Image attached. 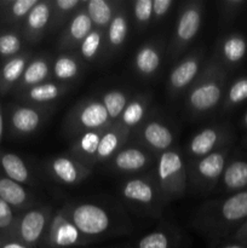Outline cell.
I'll return each instance as SVG.
<instances>
[{
    "label": "cell",
    "instance_id": "1",
    "mask_svg": "<svg viewBox=\"0 0 247 248\" xmlns=\"http://www.w3.org/2000/svg\"><path fill=\"white\" fill-rule=\"evenodd\" d=\"M65 213L75 227L98 244L133 234L135 225L121 208L110 203L72 200L63 203Z\"/></svg>",
    "mask_w": 247,
    "mask_h": 248
},
{
    "label": "cell",
    "instance_id": "2",
    "mask_svg": "<svg viewBox=\"0 0 247 248\" xmlns=\"http://www.w3.org/2000/svg\"><path fill=\"white\" fill-rule=\"evenodd\" d=\"M247 219V190L201 203L191 218V227L210 242L228 239Z\"/></svg>",
    "mask_w": 247,
    "mask_h": 248
},
{
    "label": "cell",
    "instance_id": "3",
    "mask_svg": "<svg viewBox=\"0 0 247 248\" xmlns=\"http://www.w3.org/2000/svg\"><path fill=\"white\" fill-rule=\"evenodd\" d=\"M229 72L216 60H206L198 79L185 93V109L191 119L210 115L220 107L228 85Z\"/></svg>",
    "mask_w": 247,
    "mask_h": 248
},
{
    "label": "cell",
    "instance_id": "4",
    "mask_svg": "<svg viewBox=\"0 0 247 248\" xmlns=\"http://www.w3.org/2000/svg\"><path fill=\"white\" fill-rule=\"evenodd\" d=\"M152 174L165 206L185 195L188 189L185 159L178 148L157 155Z\"/></svg>",
    "mask_w": 247,
    "mask_h": 248
},
{
    "label": "cell",
    "instance_id": "5",
    "mask_svg": "<svg viewBox=\"0 0 247 248\" xmlns=\"http://www.w3.org/2000/svg\"><path fill=\"white\" fill-rule=\"evenodd\" d=\"M119 195L128 210L152 218H161L165 203L152 173L126 177L119 186Z\"/></svg>",
    "mask_w": 247,
    "mask_h": 248
},
{
    "label": "cell",
    "instance_id": "6",
    "mask_svg": "<svg viewBox=\"0 0 247 248\" xmlns=\"http://www.w3.org/2000/svg\"><path fill=\"white\" fill-rule=\"evenodd\" d=\"M205 18V2L202 0H189L182 4L177 14L173 34L167 44L166 58L177 62L199 35Z\"/></svg>",
    "mask_w": 247,
    "mask_h": 248
},
{
    "label": "cell",
    "instance_id": "7",
    "mask_svg": "<svg viewBox=\"0 0 247 248\" xmlns=\"http://www.w3.org/2000/svg\"><path fill=\"white\" fill-rule=\"evenodd\" d=\"M110 125V119L99 97H87L80 99L65 114L62 131L65 137L74 140L82 133L103 130Z\"/></svg>",
    "mask_w": 247,
    "mask_h": 248
},
{
    "label": "cell",
    "instance_id": "8",
    "mask_svg": "<svg viewBox=\"0 0 247 248\" xmlns=\"http://www.w3.org/2000/svg\"><path fill=\"white\" fill-rule=\"evenodd\" d=\"M229 157L230 147H227L200 159L185 161L188 186L203 195L217 189Z\"/></svg>",
    "mask_w": 247,
    "mask_h": 248
},
{
    "label": "cell",
    "instance_id": "9",
    "mask_svg": "<svg viewBox=\"0 0 247 248\" xmlns=\"http://www.w3.org/2000/svg\"><path fill=\"white\" fill-rule=\"evenodd\" d=\"M131 138L133 143H137L157 156L174 148L177 136L173 126L164 116L152 110L148 118L131 132Z\"/></svg>",
    "mask_w": 247,
    "mask_h": 248
},
{
    "label": "cell",
    "instance_id": "10",
    "mask_svg": "<svg viewBox=\"0 0 247 248\" xmlns=\"http://www.w3.org/2000/svg\"><path fill=\"white\" fill-rule=\"evenodd\" d=\"M99 245L82 234L69 219L63 206L55 208L40 248H86Z\"/></svg>",
    "mask_w": 247,
    "mask_h": 248
},
{
    "label": "cell",
    "instance_id": "11",
    "mask_svg": "<svg viewBox=\"0 0 247 248\" xmlns=\"http://www.w3.org/2000/svg\"><path fill=\"white\" fill-rule=\"evenodd\" d=\"M206 60L205 47H196L174 63L166 82V91L170 98L176 99L181 94L186 93L200 75Z\"/></svg>",
    "mask_w": 247,
    "mask_h": 248
},
{
    "label": "cell",
    "instance_id": "12",
    "mask_svg": "<svg viewBox=\"0 0 247 248\" xmlns=\"http://www.w3.org/2000/svg\"><path fill=\"white\" fill-rule=\"evenodd\" d=\"M232 138V128L228 124H212L194 133L184 150L185 161L200 159L223 148L230 147Z\"/></svg>",
    "mask_w": 247,
    "mask_h": 248
},
{
    "label": "cell",
    "instance_id": "13",
    "mask_svg": "<svg viewBox=\"0 0 247 248\" xmlns=\"http://www.w3.org/2000/svg\"><path fill=\"white\" fill-rule=\"evenodd\" d=\"M55 208L39 205L28 208L15 225L12 236L31 248H40Z\"/></svg>",
    "mask_w": 247,
    "mask_h": 248
},
{
    "label": "cell",
    "instance_id": "14",
    "mask_svg": "<svg viewBox=\"0 0 247 248\" xmlns=\"http://www.w3.org/2000/svg\"><path fill=\"white\" fill-rule=\"evenodd\" d=\"M156 157L149 150L132 142L121 148L104 165L110 173L131 177L147 171L152 165H155Z\"/></svg>",
    "mask_w": 247,
    "mask_h": 248
},
{
    "label": "cell",
    "instance_id": "15",
    "mask_svg": "<svg viewBox=\"0 0 247 248\" xmlns=\"http://www.w3.org/2000/svg\"><path fill=\"white\" fill-rule=\"evenodd\" d=\"M43 169L48 178L62 186H79L89 178L93 169L79 161L70 154L56 155L43 162Z\"/></svg>",
    "mask_w": 247,
    "mask_h": 248
},
{
    "label": "cell",
    "instance_id": "16",
    "mask_svg": "<svg viewBox=\"0 0 247 248\" xmlns=\"http://www.w3.org/2000/svg\"><path fill=\"white\" fill-rule=\"evenodd\" d=\"M167 41L164 36L143 43L132 58V69L142 80H153L159 74L166 58Z\"/></svg>",
    "mask_w": 247,
    "mask_h": 248
},
{
    "label": "cell",
    "instance_id": "17",
    "mask_svg": "<svg viewBox=\"0 0 247 248\" xmlns=\"http://www.w3.org/2000/svg\"><path fill=\"white\" fill-rule=\"evenodd\" d=\"M53 109L55 107H38L31 104L17 106L10 114V125L18 136H31L45 125Z\"/></svg>",
    "mask_w": 247,
    "mask_h": 248
},
{
    "label": "cell",
    "instance_id": "18",
    "mask_svg": "<svg viewBox=\"0 0 247 248\" xmlns=\"http://www.w3.org/2000/svg\"><path fill=\"white\" fill-rule=\"evenodd\" d=\"M124 248H181L183 234L172 223L164 222L139 239L123 242Z\"/></svg>",
    "mask_w": 247,
    "mask_h": 248
},
{
    "label": "cell",
    "instance_id": "19",
    "mask_svg": "<svg viewBox=\"0 0 247 248\" xmlns=\"http://www.w3.org/2000/svg\"><path fill=\"white\" fill-rule=\"evenodd\" d=\"M92 29H93V24L85 10L84 4V6L75 12L74 16L68 21V23L61 31L57 41V48L61 52L77 51L80 44L89 35Z\"/></svg>",
    "mask_w": 247,
    "mask_h": 248
},
{
    "label": "cell",
    "instance_id": "20",
    "mask_svg": "<svg viewBox=\"0 0 247 248\" xmlns=\"http://www.w3.org/2000/svg\"><path fill=\"white\" fill-rule=\"evenodd\" d=\"M246 55V36L241 33H228L217 41L213 57L229 72L241 64Z\"/></svg>",
    "mask_w": 247,
    "mask_h": 248
},
{
    "label": "cell",
    "instance_id": "21",
    "mask_svg": "<svg viewBox=\"0 0 247 248\" xmlns=\"http://www.w3.org/2000/svg\"><path fill=\"white\" fill-rule=\"evenodd\" d=\"M130 31V14L126 4H121L110 24L106 29V60H111L123 51Z\"/></svg>",
    "mask_w": 247,
    "mask_h": 248
},
{
    "label": "cell",
    "instance_id": "22",
    "mask_svg": "<svg viewBox=\"0 0 247 248\" xmlns=\"http://www.w3.org/2000/svg\"><path fill=\"white\" fill-rule=\"evenodd\" d=\"M51 0H39L22 22V33L31 43H39L50 31Z\"/></svg>",
    "mask_w": 247,
    "mask_h": 248
},
{
    "label": "cell",
    "instance_id": "23",
    "mask_svg": "<svg viewBox=\"0 0 247 248\" xmlns=\"http://www.w3.org/2000/svg\"><path fill=\"white\" fill-rule=\"evenodd\" d=\"M85 69L84 61L77 51H65L55 56L51 65V80L61 84L72 85L81 78Z\"/></svg>",
    "mask_w": 247,
    "mask_h": 248
},
{
    "label": "cell",
    "instance_id": "24",
    "mask_svg": "<svg viewBox=\"0 0 247 248\" xmlns=\"http://www.w3.org/2000/svg\"><path fill=\"white\" fill-rule=\"evenodd\" d=\"M72 89V85L48 80L21 92V97L23 101L27 102V104H31V106L55 107L56 102L63 98Z\"/></svg>",
    "mask_w": 247,
    "mask_h": 248
},
{
    "label": "cell",
    "instance_id": "25",
    "mask_svg": "<svg viewBox=\"0 0 247 248\" xmlns=\"http://www.w3.org/2000/svg\"><path fill=\"white\" fill-rule=\"evenodd\" d=\"M152 99L153 96L150 92L132 94L116 124L128 132L135 131L152 111Z\"/></svg>",
    "mask_w": 247,
    "mask_h": 248
},
{
    "label": "cell",
    "instance_id": "26",
    "mask_svg": "<svg viewBox=\"0 0 247 248\" xmlns=\"http://www.w3.org/2000/svg\"><path fill=\"white\" fill-rule=\"evenodd\" d=\"M53 56L47 52H41L33 56L27 64L26 70L18 81V90L21 92L36 86L39 84L51 80V65Z\"/></svg>",
    "mask_w": 247,
    "mask_h": 248
},
{
    "label": "cell",
    "instance_id": "27",
    "mask_svg": "<svg viewBox=\"0 0 247 248\" xmlns=\"http://www.w3.org/2000/svg\"><path fill=\"white\" fill-rule=\"evenodd\" d=\"M223 194H235L247 190V160L242 157L228 160L227 166L217 186Z\"/></svg>",
    "mask_w": 247,
    "mask_h": 248
},
{
    "label": "cell",
    "instance_id": "28",
    "mask_svg": "<svg viewBox=\"0 0 247 248\" xmlns=\"http://www.w3.org/2000/svg\"><path fill=\"white\" fill-rule=\"evenodd\" d=\"M131 132L118 124H111L104 130L96 155V164H106L119 150L130 142Z\"/></svg>",
    "mask_w": 247,
    "mask_h": 248
},
{
    "label": "cell",
    "instance_id": "29",
    "mask_svg": "<svg viewBox=\"0 0 247 248\" xmlns=\"http://www.w3.org/2000/svg\"><path fill=\"white\" fill-rule=\"evenodd\" d=\"M106 128L90 131V132L82 133V135L75 137L74 140H72V143H70L69 154L74 156L75 159L79 160V161L84 162L85 165L93 169L97 165V150H98L99 142H101V138Z\"/></svg>",
    "mask_w": 247,
    "mask_h": 248
},
{
    "label": "cell",
    "instance_id": "30",
    "mask_svg": "<svg viewBox=\"0 0 247 248\" xmlns=\"http://www.w3.org/2000/svg\"><path fill=\"white\" fill-rule=\"evenodd\" d=\"M77 53L84 63H98L106 61V31L93 28L82 40Z\"/></svg>",
    "mask_w": 247,
    "mask_h": 248
},
{
    "label": "cell",
    "instance_id": "31",
    "mask_svg": "<svg viewBox=\"0 0 247 248\" xmlns=\"http://www.w3.org/2000/svg\"><path fill=\"white\" fill-rule=\"evenodd\" d=\"M121 4L123 1L120 0H86L85 10L93 24V28L106 31Z\"/></svg>",
    "mask_w": 247,
    "mask_h": 248
},
{
    "label": "cell",
    "instance_id": "32",
    "mask_svg": "<svg viewBox=\"0 0 247 248\" xmlns=\"http://www.w3.org/2000/svg\"><path fill=\"white\" fill-rule=\"evenodd\" d=\"M0 199L11 207L26 208L33 206V195L23 186L7 177L0 178Z\"/></svg>",
    "mask_w": 247,
    "mask_h": 248
},
{
    "label": "cell",
    "instance_id": "33",
    "mask_svg": "<svg viewBox=\"0 0 247 248\" xmlns=\"http://www.w3.org/2000/svg\"><path fill=\"white\" fill-rule=\"evenodd\" d=\"M0 166L7 178L21 184H33L35 182L28 165L22 157L12 153H5L0 156Z\"/></svg>",
    "mask_w": 247,
    "mask_h": 248
},
{
    "label": "cell",
    "instance_id": "34",
    "mask_svg": "<svg viewBox=\"0 0 247 248\" xmlns=\"http://www.w3.org/2000/svg\"><path fill=\"white\" fill-rule=\"evenodd\" d=\"M132 94L128 90L121 89V87L108 89L99 94V99L103 103L111 124H115L119 120Z\"/></svg>",
    "mask_w": 247,
    "mask_h": 248
},
{
    "label": "cell",
    "instance_id": "35",
    "mask_svg": "<svg viewBox=\"0 0 247 248\" xmlns=\"http://www.w3.org/2000/svg\"><path fill=\"white\" fill-rule=\"evenodd\" d=\"M85 0H51L50 31H62L77 10L81 9Z\"/></svg>",
    "mask_w": 247,
    "mask_h": 248
},
{
    "label": "cell",
    "instance_id": "36",
    "mask_svg": "<svg viewBox=\"0 0 247 248\" xmlns=\"http://www.w3.org/2000/svg\"><path fill=\"white\" fill-rule=\"evenodd\" d=\"M31 58V52H21L5 63L0 72V85L2 89H9L21 80Z\"/></svg>",
    "mask_w": 247,
    "mask_h": 248
},
{
    "label": "cell",
    "instance_id": "37",
    "mask_svg": "<svg viewBox=\"0 0 247 248\" xmlns=\"http://www.w3.org/2000/svg\"><path fill=\"white\" fill-rule=\"evenodd\" d=\"M247 99V75L236 78L227 85L220 107L223 113H229Z\"/></svg>",
    "mask_w": 247,
    "mask_h": 248
},
{
    "label": "cell",
    "instance_id": "38",
    "mask_svg": "<svg viewBox=\"0 0 247 248\" xmlns=\"http://www.w3.org/2000/svg\"><path fill=\"white\" fill-rule=\"evenodd\" d=\"M128 14L138 31H145L153 24V0H135L130 2Z\"/></svg>",
    "mask_w": 247,
    "mask_h": 248
},
{
    "label": "cell",
    "instance_id": "39",
    "mask_svg": "<svg viewBox=\"0 0 247 248\" xmlns=\"http://www.w3.org/2000/svg\"><path fill=\"white\" fill-rule=\"evenodd\" d=\"M247 5L246 0H220L217 2L219 21L223 26H228L235 21Z\"/></svg>",
    "mask_w": 247,
    "mask_h": 248
},
{
    "label": "cell",
    "instance_id": "40",
    "mask_svg": "<svg viewBox=\"0 0 247 248\" xmlns=\"http://www.w3.org/2000/svg\"><path fill=\"white\" fill-rule=\"evenodd\" d=\"M22 50V36L16 33H4L0 35V55L15 57Z\"/></svg>",
    "mask_w": 247,
    "mask_h": 248
},
{
    "label": "cell",
    "instance_id": "41",
    "mask_svg": "<svg viewBox=\"0 0 247 248\" xmlns=\"http://www.w3.org/2000/svg\"><path fill=\"white\" fill-rule=\"evenodd\" d=\"M39 0H15L9 4L7 16L12 22H23Z\"/></svg>",
    "mask_w": 247,
    "mask_h": 248
},
{
    "label": "cell",
    "instance_id": "42",
    "mask_svg": "<svg viewBox=\"0 0 247 248\" xmlns=\"http://www.w3.org/2000/svg\"><path fill=\"white\" fill-rule=\"evenodd\" d=\"M174 4V0H153V24L165 21Z\"/></svg>",
    "mask_w": 247,
    "mask_h": 248
},
{
    "label": "cell",
    "instance_id": "43",
    "mask_svg": "<svg viewBox=\"0 0 247 248\" xmlns=\"http://www.w3.org/2000/svg\"><path fill=\"white\" fill-rule=\"evenodd\" d=\"M15 225H16V223H15V215L12 212V207L0 199V230L1 232L7 230L12 236Z\"/></svg>",
    "mask_w": 247,
    "mask_h": 248
},
{
    "label": "cell",
    "instance_id": "44",
    "mask_svg": "<svg viewBox=\"0 0 247 248\" xmlns=\"http://www.w3.org/2000/svg\"><path fill=\"white\" fill-rule=\"evenodd\" d=\"M230 240L232 242H237V244L247 245V219L235 230L234 234L230 236Z\"/></svg>",
    "mask_w": 247,
    "mask_h": 248
},
{
    "label": "cell",
    "instance_id": "45",
    "mask_svg": "<svg viewBox=\"0 0 247 248\" xmlns=\"http://www.w3.org/2000/svg\"><path fill=\"white\" fill-rule=\"evenodd\" d=\"M219 248H247V245H244V244H237V242H232V241H230L229 244L223 245V246H220Z\"/></svg>",
    "mask_w": 247,
    "mask_h": 248
},
{
    "label": "cell",
    "instance_id": "46",
    "mask_svg": "<svg viewBox=\"0 0 247 248\" xmlns=\"http://www.w3.org/2000/svg\"><path fill=\"white\" fill-rule=\"evenodd\" d=\"M86 248H124L123 242L115 245H108V246H93V247H86Z\"/></svg>",
    "mask_w": 247,
    "mask_h": 248
},
{
    "label": "cell",
    "instance_id": "47",
    "mask_svg": "<svg viewBox=\"0 0 247 248\" xmlns=\"http://www.w3.org/2000/svg\"><path fill=\"white\" fill-rule=\"evenodd\" d=\"M2 132H4V121H2V114L0 110V140L2 137Z\"/></svg>",
    "mask_w": 247,
    "mask_h": 248
},
{
    "label": "cell",
    "instance_id": "48",
    "mask_svg": "<svg viewBox=\"0 0 247 248\" xmlns=\"http://www.w3.org/2000/svg\"><path fill=\"white\" fill-rule=\"evenodd\" d=\"M241 125H242V127L245 128V130L247 131V110H246V113L244 114V116H242V120H241Z\"/></svg>",
    "mask_w": 247,
    "mask_h": 248
}]
</instances>
